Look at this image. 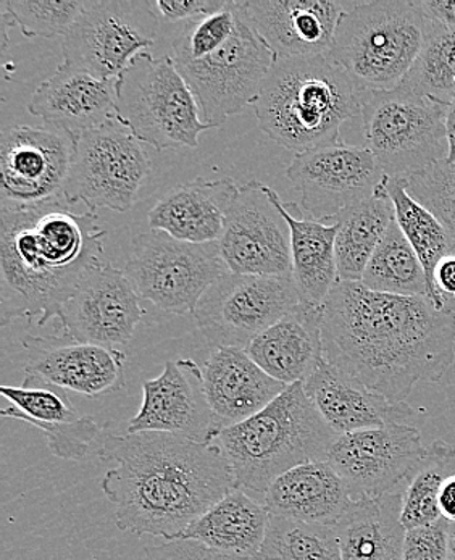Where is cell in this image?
Returning a JSON list of instances; mask_svg holds the SVG:
<instances>
[{"mask_svg":"<svg viewBox=\"0 0 455 560\" xmlns=\"http://www.w3.org/2000/svg\"><path fill=\"white\" fill-rule=\"evenodd\" d=\"M326 362L393 402L436 383L455 361V308L338 281L324 304Z\"/></svg>","mask_w":455,"mask_h":560,"instance_id":"1","label":"cell"},{"mask_svg":"<svg viewBox=\"0 0 455 560\" xmlns=\"http://www.w3.org/2000/svg\"><path fill=\"white\" fill-rule=\"evenodd\" d=\"M98 457L115 464L102 478L115 525L136 536L173 541L234 487L219 444L178 434H108Z\"/></svg>","mask_w":455,"mask_h":560,"instance_id":"2","label":"cell"},{"mask_svg":"<svg viewBox=\"0 0 455 560\" xmlns=\"http://www.w3.org/2000/svg\"><path fill=\"white\" fill-rule=\"evenodd\" d=\"M0 212V322L7 327L28 318L44 327L59 318L84 275L105 260L107 231L96 212H78L63 196Z\"/></svg>","mask_w":455,"mask_h":560,"instance_id":"3","label":"cell"},{"mask_svg":"<svg viewBox=\"0 0 455 560\" xmlns=\"http://www.w3.org/2000/svg\"><path fill=\"white\" fill-rule=\"evenodd\" d=\"M172 47L173 60L195 94L200 118L212 128L256 105L278 60L243 0H226L215 15L186 26Z\"/></svg>","mask_w":455,"mask_h":560,"instance_id":"4","label":"cell"},{"mask_svg":"<svg viewBox=\"0 0 455 560\" xmlns=\"http://www.w3.org/2000/svg\"><path fill=\"white\" fill-rule=\"evenodd\" d=\"M363 91L328 56L278 59L256 102L260 130L301 154L341 142V128L360 114Z\"/></svg>","mask_w":455,"mask_h":560,"instance_id":"5","label":"cell"},{"mask_svg":"<svg viewBox=\"0 0 455 560\" xmlns=\"http://www.w3.org/2000/svg\"><path fill=\"white\" fill-rule=\"evenodd\" d=\"M336 436L304 383L287 386L264 410L220 433L234 487L264 494L277 478L307 462L326 460Z\"/></svg>","mask_w":455,"mask_h":560,"instance_id":"6","label":"cell"},{"mask_svg":"<svg viewBox=\"0 0 455 560\" xmlns=\"http://www.w3.org/2000/svg\"><path fill=\"white\" fill-rule=\"evenodd\" d=\"M428 26L422 2L360 3L339 19L328 59L363 93L390 91L399 86L419 57Z\"/></svg>","mask_w":455,"mask_h":560,"instance_id":"7","label":"cell"},{"mask_svg":"<svg viewBox=\"0 0 455 560\" xmlns=\"http://www.w3.org/2000/svg\"><path fill=\"white\" fill-rule=\"evenodd\" d=\"M117 120L158 151L197 148L213 130L200 118L191 88L172 56L138 54L117 78Z\"/></svg>","mask_w":455,"mask_h":560,"instance_id":"8","label":"cell"},{"mask_svg":"<svg viewBox=\"0 0 455 560\" xmlns=\"http://www.w3.org/2000/svg\"><path fill=\"white\" fill-rule=\"evenodd\" d=\"M450 105L402 88L363 93L365 148L390 178H406L450 158Z\"/></svg>","mask_w":455,"mask_h":560,"instance_id":"9","label":"cell"},{"mask_svg":"<svg viewBox=\"0 0 455 560\" xmlns=\"http://www.w3.org/2000/svg\"><path fill=\"white\" fill-rule=\"evenodd\" d=\"M228 271L219 243H185L158 230L135 237L125 267L141 299L176 315L195 314L207 290Z\"/></svg>","mask_w":455,"mask_h":560,"instance_id":"10","label":"cell"},{"mask_svg":"<svg viewBox=\"0 0 455 560\" xmlns=\"http://www.w3.org/2000/svg\"><path fill=\"white\" fill-rule=\"evenodd\" d=\"M299 304L293 275L228 271L207 290L192 315L210 348L247 349Z\"/></svg>","mask_w":455,"mask_h":560,"instance_id":"11","label":"cell"},{"mask_svg":"<svg viewBox=\"0 0 455 560\" xmlns=\"http://www.w3.org/2000/svg\"><path fill=\"white\" fill-rule=\"evenodd\" d=\"M151 173L142 142L114 118L96 130L78 136L77 151L63 188L71 206L83 202L91 212H128Z\"/></svg>","mask_w":455,"mask_h":560,"instance_id":"12","label":"cell"},{"mask_svg":"<svg viewBox=\"0 0 455 560\" xmlns=\"http://www.w3.org/2000/svg\"><path fill=\"white\" fill-rule=\"evenodd\" d=\"M159 26L145 2L91 0L62 39L63 63L98 80H117L158 43Z\"/></svg>","mask_w":455,"mask_h":560,"instance_id":"13","label":"cell"},{"mask_svg":"<svg viewBox=\"0 0 455 560\" xmlns=\"http://www.w3.org/2000/svg\"><path fill=\"white\" fill-rule=\"evenodd\" d=\"M424 451L419 429L393 423L338 434L326 460L359 501L402 491Z\"/></svg>","mask_w":455,"mask_h":560,"instance_id":"14","label":"cell"},{"mask_svg":"<svg viewBox=\"0 0 455 560\" xmlns=\"http://www.w3.org/2000/svg\"><path fill=\"white\" fill-rule=\"evenodd\" d=\"M287 176L301 192V209L325 223H335L345 210L372 198L386 178L365 145L345 141L295 154Z\"/></svg>","mask_w":455,"mask_h":560,"instance_id":"15","label":"cell"},{"mask_svg":"<svg viewBox=\"0 0 455 560\" xmlns=\"http://www.w3.org/2000/svg\"><path fill=\"white\" fill-rule=\"evenodd\" d=\"M77 136L49 127L13 125L0 138L2 207H25L62 198Z\"/></svg>","mask_w":455,"mask_h":560,"instance_id":"16","label":"cell"},{"mask_svg":"<svg viewBox=\"0 0 455 560\" xmlns=\"http://www.w3.org/2000/svg\"><path fill=\"white\" fill-rule=\"evenodd\" d=\"M219 247L231 273L293 275L290 225L270 186L257 179L240 186Z\"/></svg>","mask_w":455,"mask_h":560,"instance_id":"17","label":"cell"},{"mask_svg":"<svg viewBox=\"0 0 455 560\" xmlns=\"http://www.w3.org/2000/svg\"><path fill=\"white\" fill-rule=\"evenodd\" d=\"M144 314L125 270L105 259L84 275L57 320L62 336L73 341L120 349L130 342Z\"/></svg>","mask_w":455,"mask_h":560,"instance_id":"18","label":"cell"},{"mask_svg":"<svg viewBox=\"0 0 455 560\" xmlns=\"http://www.w3.org/2000/svg\"><path fill=\"white\" fill-rule=\"evenodd\" d=\"M141 409L128 433H172L197 443L215 444L223 429L207 400L202 366L191 359L168 361L158 378L142 383Z\"/></svg>","mask_w":455,"mask_h":560,"instance_id":"19","label":"cell"},{"mask_svg":"<svg viewBox=\"0 0 455 560\" xmlns=\"http://www.w3.org/2000/svg\"><path fill=\"white\" fill-rule=\"evenodd\" d=\"M25 372L40 376L66 392L101 397L121 392L127 383L121 349H108L67 336H26Z\"/></svg>","mask_w":455,"mask_h":560,"instance_id":"20","label":"cell"},{"mask_svg":"<svg viewBox=\"0 0 455 560\" xmlns=\"http://www.w3.org/2000/svg\"><path fill=\"white\" fill-rule=\"evenodd\" d=\"M0 395L10 406L0 410L3 419L19 420L43 431L50 453L59 459H86L101 425L94 417L81 416L71 404L68 392L26 373L20 386H0Z\"/></svg>","mask_w":455,"mask_h":560,"instance_id":"21","label":"cell"},{"mask_svg":"<svg viewBox=\"0 0 455 560\" xmlns=\"http://www.w3.org/2000/svg\"><path fill=\"white\" fill-rule=\"evenodd\" d=\"M28 110L46 127L78 138L117 118V80H98L62 63L34 91Z\"/></svg>","mask_w":455,"mask_h":560,"instance_id":"22","label":"cell"},{"mask_svg":"<svg viewBox=\"0 0 455 560\" xmlns=\"http://www.w3.org/2000/svg\"><path fill=\"white\" fill-rule=\"evenodd\" d=\"M250 19L278 59L328 56L346 12L331 0H246Z\"/></svg>","mask_w":455,"mask_h":560,"instance_id":"23","label":"cell"},{"mask_svg":"<svg viewBox=\"0 0 455 560\" xmlns=\"http://www.w3.org/2000/svg\"><path fill=\"white\" fill-rule=\"evenodd\" d=\"M304 389L336 434L406 423L416 416L409 404L393 402L372 392L326 359L305 380Z\"/></svg>","mask_w":455,"mask_h":560,"instance_id":"24","label":"cell"},{"mask_svg":"<svg viewBox=\"0 0 455 560\" xmlns=\"http://www.w3.org/2000/svg\"><path fill=\"white\" fill-rule=\"evenodd\" d=\"M270 517L335 528L351 508V491L328 460L291 468L265 491Z\"/></svg>","mask_w":455,"mask_h":560,"instance_id":"25","label":"cell"},{"mask_svg":"<svg viewBox=\"0 0 455 560\" xmlns=\"http://www.w3.org/2000/svg\"><path fill=\"white\" fill-rule=\"evenodd\" d=\"M240 186L234 179L196 178L170 189L149 212V229L192 244L219 243Z\"/></svg>","mask_w":455,"mask_h":560,"instance_id":"26","label":"cell"},{"mask_svg":"<svg viewBox=\"0 0 455 560\" xmlns=\"http://www.w3.org/2000/svg\"><path fill=\"white\" fill-rule=\"evenodd\" d=\"M202 375L207 400L223 430L256 416L287 389L246 349H215L203 363Z\"/></svg>","mask_w":455,"mask_h":560,"instance_id":"27","label":"cell"},{"mask_svg":"<svg viewBox=\"0 0 455 560\" xmlns=\"http://www.w3.org/2000/svg\"><path fill=\"white\" fill-rule=\"evenodd\" d=\"M324 307L299 304L257 336L246 352L267 375L283 385L304 383L324 361Z\"/></svg>","mask_w":455,"mask_h":560,"instance_id":"28","label":"cell"},{"mask_svg":"<svg viewBox=\"0 0 455 560\" xmlns=\"http://www.w3.org/2000/svg\"><path fill=\"white\" fill-rule=\"evenodd\" d=\"M270 195L290 225L291 260L299 298L302 304L324 307L326 298L339 281L335 250L338 223L304 217V210L299 209L298 203L283 202L271 188Z\"/></svg>","mask_w":455,"mask_h":560,"instance_id":"29","label":"cell"},{"mask_svg":"<svg viewBox=\"0 0 455 560\" xmlns=\"http://www.w3.org/2000/svg\"><path fill=\"white\" fill-rule=\"evenodd\" d=\"M270 514L264 504L233 487L173 541H196L213 551L256 559L267 538Z\"/></svg>","mask_w":455,"mask_h":560,"instance_id":"30","label":"cell"},{"mask_svg":"<svg viewBox=\"0 0 455 560\" xmlns=\"http://www.w3.org/2000/svg\"><path fill=\"white\" fill-rule=\"evenodd\" d=\"M402 491L352 502L336 525L341 560H402Z\"/></svg>","mask_w":455,"mask_h":560,"instance_id":"31","label":"cell"},{"mask_svg":"<svg viewBox=\"0 0 455 560\" xmlns=\"http://www.w3.org/2000/svg\"><path fill=\"white\" fill-rule=\"evenodd\" d=\"M394 220V203L383 183L372 198L355 203L336 219L335 250L339 281H362L366 265Z\"/></svg>","mask_w":455,"mask_h":560,"instance_id":"32","label":"cell"},{"mask_svg":"<svg viewBox=\"0 0 455 560\" xmlns=\"http://www.w3.org/2000/svg\"><path fill=\"white\" fill-rule=\"evenodd\" d=\"M383 186L393 200L397 225L402 230L404 236L407 237L423 265L424 275H427L428 299L438 308L433 275L440 260L447 256H455L453 236L427 207L417 202L409 195L406 178L386 176Z\"/></svg>","mask_w":455,"mask_h":560,"instance_id":"33","label":"cell"},{"mask_svg":"<svg viewBox=\"0 0 455 560\" xmlns=\"http://www.w3.org/2000/svg\"><path fill=\"white\" fill-rule=\"evenodd\" d=\"M362 284L376 293L428 299L423 265L396 220L366 265Z\"/></svg>","mask_w":455,"mask_h":560,"instance_id":"34","label":"cell"},{"mask_svg":"<svg viewBox=\"0 0 455 560\" xmlns=\"http://www.w3.org/2000/svg\"><path fill=\"white\" fill-rule=\"evenodd\" d=\"M454 475V444L443 440L434 441L427 447L423 459L404 485L400 511V524L404 528L423 527L440 521L438 499L444 483Z\"/></svg>","mask_w":455,"mask_h":560,"instance_id":"35","label":"cell"},{"mask_svg":"<svg viewBox=\"0 0 455 560\" xmlns=\"http://www.w3.org/2000/svg\"><path fill=\"white\" fill-rule=\"evenodd\" d=\"M397 88L451 105L455 97V30L430 20L422 50Z\"/></svg>","mask_w":455,"mask_h":560,"instance_id":"36","label":"cell"},{"mask_svg":"<svg viewBox=\"0 0 455 560\" xmlns=\"http://www.w3.org/2000/svg\"><path fill=\"white\" fill-rule=\"evenodd\" d=\"M256 560H341L335 529L270 517Z\"/></svg>","mask_w":455,"mask_h":560,"instance_id":"37","label":"cell"},{"mask_svg":"<svg viewBox=\"0 0 455 560\" xmlns=\"http://www.w3.org/2000/svg\"><path fill=\"white\" fill-rule=\"evenodd\" d=\"M90 0H3L2 7L23 36L66 37Z\"/></svg>","mask_w":455,"mask_h":560,"instance_id":"38","label":"cell"},{"mask_svg":"<svg viewBox=\"0 0 455 560\" xmlns=\"http://www.w3.org/2000/svg\"><path fill=\"white\" fill-rule=\"evenodd\" d=\"M407 191L450 231L455 243V162L443 161L406 176Z\"/></svg>","mask_w":455,"mask_h":560,"instance_id":"39","label":"cell"},{"mask_svg":"<svg viewBox=\"0 0 455 560\" xmlns=\"http://www.w3.org/2000/svg\"><path fill=\"white\" fill-rule=\"evenodd\" d=\"M402 560H454L451 522L441 517L433 524L407 529Z\"/></svg>","mask_w":455,"mask_h":560,"instance_id":"40","label":"cell"},{"mask_svg":"<svg viewBox=\"0 0 455 560\" xmlns=\"http://www.w3.org/2000/svg\"><path fill=\"white\" fill-rule=\"evenodd\" d=\"M148 9L161 25H192L207 16L215 15L226 5V0H145Z\"/></svg>","mask_w":455,"mask_h":560,"instance_id":"41","label":"cell"},{"mask_svg":"<svg viewBox=\"0 0 455 560\" xmlns=\"http://www.w3.org/2000/svg\"><path fill=\"white\" fill-rule=\"evenodd\" d=\"M144 560H256L240 558L225 552L213 551L196 541H165L162 545L148 546Z\"/></svg>","mask_w":455,"mask_h":560,"instance_id":"42","label":"cell"},{"mask_svg":"<svg viewBox=\"0 0 455 560\" xmlns=\"http://www.w3.org/2000/svg\"><path fill=\"white\" fill-rule=\"evenodd\" d=\"M434 294L440 311L455 308V256L444 257L433 275Z\"/></svg>","mask_w":455,"mask_h":560,"instance_id":"43","label":"cell"},{"mask_svg":"<svg viewBox=\"0 0 455 560\" xmlns=\"http://www.w3.org/2000/svg\"><path fill=\"white\" fill-rule=\"evenodd\" d=\"M422 7L428 20L455 30V0H424Z\"/></svg>","mask_w":455,"mask_h":560,"instance_id":"44","label":"cell"},{"mask_svg":"<svg viewBox=\"0 0 455 560\" xmlns=\"http://www.w3.org/2000/svg\"><path fill=\"white\" fill-rule=\"evenodd\" d=\"M438 509H440L441 517L455 524V475L444 483L440 499H438Z\"/></svg>","mask_w":455,"mask_h":560,"instance_id":"45","label":"cell"},{"mask_svg":"<svg viewBox=\"0 0 455 560\" xmlns=\"http://www.w3.org/2000/svg\"><path fill=\"white\" fill-rule=\"evenodd\" d=\"M447 138H450V158H447V161L455 162V97L451 102L450 112H447Z\"/></svg>","mask_w":455,"mask_h":560,"instance_id":"46","label":"cell"},{"mask_svg":"<svg viewBox=\"0 0 455 560\" xmlns=\"http://www.w3.org/2000/svg\"><path fill=\"white\" fill-rule=\"evenodd\" d=\"M451 538H453V558L455 560V524H451Z\"/></svg>","mask_w":455,"mask_h":560,"instance_id":"47","label":"cell"}]
</instances>
